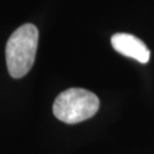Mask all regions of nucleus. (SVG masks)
Instances as JSON below:
<instances>
[{
    "label": "nucleus",
    "mask_w": 154,
    "mask_h": 154,
    "mask_svg": "<svg viewBox=\"0 0 154 154\" xmlns=\"http://www.w3.org/2000/svg\"><path fill=\"white\" fill-rule=\"evenodd\" d=\"M39 41L37 26L26 23L16 29L6 44V63L11 78L21 79L34 64Z\"/></svg>",
    "instance_id": "1"
},
{
    "label": "nucleus",
    "mask_w": 154,
    "mask_h": 154,
    "mask_svg": "<svg viewBox=\"0 0 154 154\" xmlns=\"http://www.w3.org/2000/svg\"><path fill=\"white\" fill-rule=\"evenodd\" d=\"M99 109V99L94 93L82 88H70L56 97L54 116L69 125L82 122L94 116Z\"/></svg>",
    "instance_id": "2"
},
{
    "label": "nucleus",
    "mask_w": 154,
    "mask_h": 154,
    "mask_svg": "<svg viewBox=\"0 0 154 154\" xmlns=\"http://www.w3.org/2000/svg\"><path fill=\"white\" fill-rule=\"evenodd\" d=\"M113 49L123 56L134 58L142 64L149 61L151 53L147 46L139 38L129 33H116L111 38Z\"/></svg>",
    "instance_id": "3"
}]
</instances>
